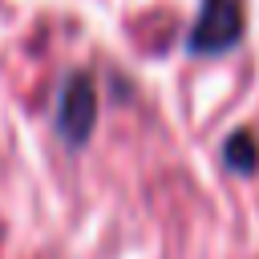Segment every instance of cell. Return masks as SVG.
<instances>
[{
    "label": "cell",
    "instance_id": "1",
    "mask_svg": "<svg viewBox=\"0 0 259 259\" xmlns=\"http://www.w3.org/2000/svg\"><path fill=\"white\" fill-rule=\"evenodd\" d=\"M97 125V89L89 73H73L57 97V134L65 146H85Z\"/></svg>",
    "mask_w": 259,
    "mask_h": 259
},
{
    "label": "cell",
    "instance_id": "2",
    "mask_svg": "<svg viewBox=\"0 0 259 259\" xmlns=\"http://www.w3.org/2000/svg\"><path fill=\"white\" fill-rule=\"evenodd\" d=\"M243 36L239 0H202V12L190 28V53H227Z\"/></svg>",
    "mask_w": 259,
    "mask_h": 259
},
{
    "label": "cell",
    "instance_id": "3",
    "mask_svg": "<svg viewBox=\"0 0 259 259\" xmlns=\"http://www.w3.org/2000/svg\"><path fill=\"white\" fill-rule=\"evenodd\" d=\"M223 162L231 170H239V174H251L259 166V142H255V134L251 130H235L227 138V146H223Z\"/></svg>",
    "mask_w": 259,
    "mask_h": 259
}]
</instances>
